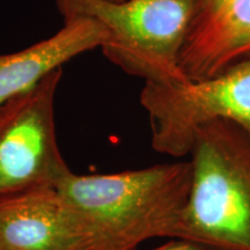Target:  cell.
<instances>
[{
  "label": "cell",
  "instance_id": "cell-1",
  "mask_svg": "<svg viewBox=\"0 0 250 250\" xmlns=\"http://www.w3.org/2000/svg\"><path fill=\"white\" fill-rule=\"evenodd\" d=\"M191 186L190 161L112 174L70 171L57 186L89 234L92 250H137L171 237Z\"/></svg>",
  "mask_w": 250,
  "mask_h": 250
},
{
  "label": "cell",
  "instance_id": "cell-7",
  "mask_svg": "<svg viewBox=\"0 0 250 250\" xmlns=\"http://www.w3.org/2000/svg\"><path fill=\"white\" fill-rule=\"evenodd\" d=\"M250 62V0H198L180 55L189 81Z\"/></svg>",
  "mask_w": 250,
  "mask_h": 250
},
{
  "label": "cell",
  "instance_id": "cell-9",
  "mask_svg": "<svg viewBox=\"0 0 250 250\" xmlns=\"http://www.w3.org/2000/svg\"><path fill=\"white\" fill-rule=\"evenodd\" d=\"M151 250H215L212 249L210 247H206L199 243L187 241V240H179L176 239V241L166 243L164 246L158 247V248L151 249Z\"/></svg>",
  "mask_w": 250,
  "mask_h": 250
},
{
  "label": "cell",
  "instance_id": "cell-4",
  "mask_svg": "<svg viewBox=\"0 0 250 250\" xmlns=\"http://www.w3.org/2000/svg\"><path fill=\"white\" fill-rule=\"evenodd\" d=\"M139 100L148 115L154 151L182 158L189 155L196 129L206 122L232 121L250 133V62L201 81H146Z\"/></svg>",
  "mask_w": 250,
  "mask_h": 250
},
{
  "label": "cell",
  "instance_id": "cell-5",
  "mask_svg": "<svg viewBox=\"0 0 250 250\" xmlns=\"http://www.w3.org/2000/svg\"><path fill=\"white\" fill-rule=\"evenodd\" d=\"M62 67L0 105V196L57 187L70 173L57 142L55 99Z\"/></svg>",
  "mask_w": 250,
  "mask_h": 250
},
{
  "label": "cell",
  "instance_id": "cell-11",
  "mask_svg": "<svg viewBox=\"0 0 250 250\" xmlns=\"http://www.w3.org/2000/svg\"><path fill=\"white\" fill-rule=\"evenodd\" d=\"M0 250H2V249H1V248H0Z\"/></svg>",
  "mask_w": 250,
  "mask_h": 250
},
{
  "label": "cell",
  "instance_id": "cell-10",
  "mask_svg": "<svg viewBox=\"0 0 250 250\" xmlns=\"http://www.w3.org/2000/svg\"><path fill=\"white\" fill-rule=\"evenodd\" d=\"M103 1H107V2H123L124 0H103Z\"/></svg>",
  "mask_w": 250,
  "mask_h": 250
},
{
  "label": "cell",
  "instance_id": "cell-3",
  "mask_svg": "<svg viewBox=\"0 0 250 250\" xmlns=\"http://www.w3.org/2000/svg\"><path fill=\"white\" fill-rule=\"evenodd\" d=\"M198 0H56L62 20L86 17L107 28L102 51L112 64L148 83H188L180 55Z\"/></svg>",
  "mask_w": 250,
  "mask_h": 250
},
{
  "label": "cell",
  "instance_id": "cell-8",
  "mask_svg": "<svg viewBox=\"0 0 250 250\" xmlns=\"http://www.w3.org/2000/svg\"><path fill=\"white\" fill-rule=\"evenodd\" d=\"M109 40L107 28L92 18L64 21L55 35L14 54L0 55V105L35 87L65 62L102 48Z\"/></svg>",
  "mask_w": 250,
  "mask_h": 250
},
{
  "label": "cell",
  "instance_id": "cell-2",
  "mask_svg": "<svg viewBox=\"0 0 250 250\" xmlns=\"http://www.w3.org/2000/svg\"><path fill=\"white\" fill-rule=\"evenodd\" d=\"M191 186L174 239L215 250H250V133L214 120L193 134Z\"/></svg>",
  "mask_w": 250,
  "mask_h": 250
},
{
  "label": "cell",
  "instance_id": "cell-6",
  "mask_svg": "<svg viewBox=\"0 0 250 250\" xmlns=\"http://www.w3.org/2000/svg\"><path fill=\"white\" fill-rule=\"evenodd\" d=\"M2 250H92L89 234L57 187L0 196Z\"/></svg>",
  "mask_w": 250,
  "mask_h": 250
}]
</instances>
